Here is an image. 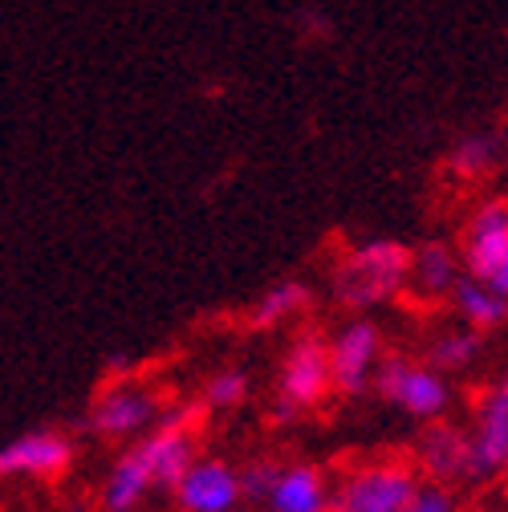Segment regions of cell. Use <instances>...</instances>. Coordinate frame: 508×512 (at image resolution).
Here are the masks:
<instances>
[{
  "mask_svg": "<svg viewBox=\"0 0 508 512\" xmlns=\"http://www.w3.org/2000/svg\"><path fill=\"white\" fill-rule=\"evenodd\" d=\"M196 460V439H192V415L175 411L163 415L151 435H143L131 452L118 456L106 480V512H135L155 488H171L183 468Z\"/></svg>",
  "mask_w": 508,
  "mask_h": 512,
  "instance_id": "cell-1",
  "label": "cell"
},
{
  "mask_svg": "<svg viewBox=\"0 0 508 512\" xmlns=\"http://www.w3.org/2000/svg\"><path fill=\"white\" fill-rule=\"evenodd\" d=\"M407 265L411 248L399 240H366L334 265V297L350 309H374L387 305L407 289Z\"/></svg>",
  "mask_w": 508,
  "mask_h": 512,
  "instance_id": "cell-2",
  "label": "cell"
},
{
  "mask_svg": "<svg viewBox=\"0 0 508 512\" xmlns=\"http://www.w3.org/2000/svg\"><path fill=\"white\" fill-rule=\"evenodd\" d=\"M419 472L399 460L354 468L338 488H330V512H403L415 496Z\"/></svg>",
  "mask_w": 508,
  "mask_h": 512,
  "instance_id": "cell-3",
  "label": "cell"
},
{
  "mask_svg": "<svg viewBox=\"0 0 508 512\" xmlns=\"http://www.w3.org/2000/svg\"><path fill=\"white\" fill-rule=\"evenodd\" d=\"M378 378V391H383L399 411L415 415V419H439L452 403V387L448 378L431 366H419V362H407V358H383L374 370Z\"/></svg>",
  "mask_w": 508,
  "mask_h": 512,
  "instance_id": "cell-4",
  "label": "cell"
},
{
  "mask_svg": "<svg viewBox=\"0 0 508 512\" xmlns=\"http://www.w3.org/2000/svg\"><path fill=\"white\" fill-rule=\"evenodd\" d=\"M326 350H330L334 391L362 395L374 382L378 362H383V334H378L374 322H350L334 334V342H326Z\"/></svg>",
  "mask_w": 508,
  "mask_h": 512,
  "instance_id": "cell-5",
  "label": "cell"
},
{
  "mask_svg": "<svg viewBox=\"0 0 508 512\" xmlns=\"http://www.w3.org/2000/svg\"><path fill=\"white\" fill-rule=\"evenodd\" d=\"M281 399H285V411H297V407H317L330 391H334V378H330V350L322 338H297L293 350L285 354V366H281Z\"/></svg>",
  "mask_w": 508,
  "mask_h": 512,
  "instance_id": "cell-6",
  "label": "cell"
},
{
  "mask_svg": "<svg viewBox=\"0 0 508 512\" xmlns=\"http://www.w3.org/2000/svg\"><path fill=\"white\" fill-rule=\"evenodd\" d=\"M171 492L183 512H236L244 500L240 472L228 468L224 460H192L171 484Z\"/></svg>",
  "mask_w": 508,
  "mask_h": 512,
  "instance_id": "cell-7",
  "label": "cell"
},
{
  "mask_svg": "<svg viewBox=\"0 0 508 512\" xmlns=\"http://www.w3.org/2000/svg\"><path fill=\"white\" fill-rule=\"evenodd\" d=\"M468 443H472V476H492L508 468V378L492 382L480 395Z\"/></svg>",
  "mask_w": 508,
  "mask_h": 512,
  "instance_id": "cell-8",
  "label": "cell"
},
{
  "mask_svg": "<svg viewBox=\"0 0 508 512\" xmlns=\"http://www.w3.org/2000/svg\"><path fill=\"white\" fill-rule=\"evenodd\" d=\"M74 447L53 427H33L0 443V476H61L70 468Z\"/></svg>",
  "mask_w": 508,
  "mask_h": 512,
  "instance_id": "cell-9",
  "label": "cell"
},
{
  "mask_svg": "<svg viewBox=\"0 0 508 512\" xmlns=\"http://www.w3.org/2000/svg\"><path fill=\"white\" fill-rule=\"evenodd\" d=\"M508 252V200H484L464 228V248H460V265L468 277L484 281Z\"/></svg>",
  "mask_w": 508,
  "mask_h": 512,
  "instance_id": "cell-10",
  "label": "cell"
},
{
  "mask_svg": "<svg viewBox=\"0 0 508 512\" xmlns=\"http://www.w3.org/2000/svg\"><path fill=\"white\" fill-rule=\"evenodd\" d=\"M155 423H159V399L143 387H131V382H114V387L90 407V427L98 435H110V439L139 435Z\"/></svg>",
  "mask_w": 508,
  "mask_h": 512,
  "instance_id": "cell-11",
  "label": "cell"
},
{
  "mask_svg": "<svg viewBox=\"0 0 508 512\" xmlns=\"http://www.w3.org/2000/svg\"><path fill=\"white\" fill-rule=\"evenodd\" d=\"M415 468L427 472L431 480H464V476H472L468 431L456 427V423L431 419V427L419 435V447H415Z\"/></svg>",
  "mask_w": 508,
  "mask_h": 512,
  "instance_id": "cell-12",
  "label": "cell"
},
{
  "mask_svg": "<svg viewBox=\"0 0 508 512\" xmlns=\"http://www.w3.org/2000/svg\"><path fill=\"white\" fill-rule=\"evenodd\" d=\"M464 277V265H460V252L448 248V244H419L411 248V265H407V289L411 297L419 301H448L456 281Z\"/></svg>",
  "mask_w": 508,
  "mask_h": 512,
  "instance_id": "cell-13",
  "label": "cell"
},
{
  "mask_svg": "<svg viewBox=\"0 0 508 512\" xmlns=\"http://www.w3.org/2000/svg\"><path fill=\"white\" fill-rule=\"evenodd\" d=\"M269 512H330V484L317 468H281L269 496Z\"/></svg>",
  "mask_w": 508,
  "mask_h": 512,
  "instance_id": "cell-14",
  "label": "cell"
},
{
  "mask_svg": "<svg viewBox=\"0 0 508 512\" xmlns=\"http://www.w3.org/2000/svg\"><path fill=\"white\" fill-rule=\"evenodd\" d=\"M448 301H452L456 313L464 317V326L476 330V334L500 326L504 317H508V297H500L492 285H484V281H476V277H468V273L456 281V289H452Z\"/></svg>",
  "mask_w": 508,
  "mask_h": 512,
  "instance_id": "cell-15",
  "label": "cell"
},
{
  "mask_svg": "<svg viewBox=\"0 0 508 512\" xmlns=\"http://www.w3.org/2000/svg\"><path fill=\"white\" fill-rule=\"evenodd\" d=\"M500 155H504V143H500V135H492V131H476V135H464L456 147H452V171L460 175V179H484L496 163H500Z\"/></svg>",
  "mask_w": 508,
  "mask_h": 512,
  "instance_id": "cell-16",
  "label": "cell"
},
{
  "mask_svg": "<svg viewBox=\"0 0 508 512\" xmlns=\"http://www.w3.org/2000/svg\"><path fill=\"white\" fill-rule=\"evenodd\" d=\"M480 354V334L476 330H448V334H439L427 350V366L439 370V374H448V370H464L472 366Z\"/></svg>",
  "mask_w": 508,
  "mask_h": 512,
  "instance_id": "cell-17",
  "label": "cell"
},
{
  "mask_svg": "<svg viewBox=\"0 0 508 512\" xmlns=\"http://www.w3.org/2000/svg\"><path fill=\"white\" fill-rule=\"evenodd\" d=\"M309 305V289L301 281H281V285H269L252 309V322L257 326H277L285 317H297L301 309Z\"/></svg>",
  "mask_w": 508,
  "mask_h": 512,
  "instance_id": "cell-18",
  "label": "cell"
},
{
  "mask_svg": "<svg viewBox=\"0 0 508 512\" xmlns=\"http://www.w3.org/2000/svg\"><path fill=\"white\" fill-rule=\"evenodd\" d=\"M244 395H248V378H244L240 370H220V374L208 378V387H204V403L216 407V411L240 407Z\"/></svg>",
  "mask_w": 508,
  "mask_h": 512,
  "instance_id": "cell-19",
  "label": "cell"
},
{
  "mask_svg": "<svg viewBox=\"0 0 508 512\" xmlns=\"http://www.w3.org/2000/svg\"><path fill=\"white\" fill-rule=\"evenodd\" d=\"M403 512H456V496L443 484H419L415 496L403 504Z\"/></svg>",
  "mask_w": 508,
  "mask_h": 512,
  "instance_id": "cell-20",
  "label": "cell"
},
{
  "mask_svg": "<svg viewBox=\"0 0 508 512\" xmlns=\"http://www.w3.org/2000/svg\"><path fill=\"white\" fill-rule=\"evenodd\" d=\"M277 472H281V464H273V460H261V464H248V468L240 472V492H244V496H252V500H261V504H265V496H269V488H273Z\"/></svg>",
  "mask_w": 508,
  "mask_h": 512,
  "instance_id": "cell-21",
  "label": "cell"
},
{
  "mask_svg": "<svg viewBox=\"0 0 508 512\" xmlns=\"http://www.w3.org/2000/svg\"><path fill=\"white\" fill-rule=\"evenodd\" d=\"M484 285H492L500 297H508V252H504V261H500V265H496V269L484 277Z\"/></svg>",
  "mask_w": 508,
  "mask_h": 512,
  "instance_id": "cell-22",
  "label": "cell"
}]
</instances>
